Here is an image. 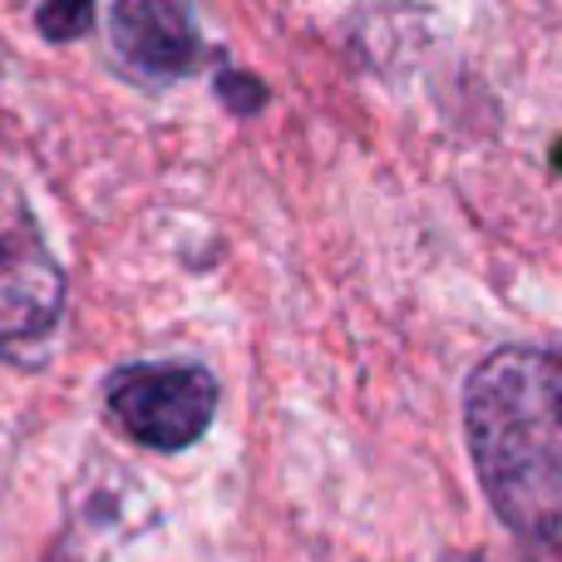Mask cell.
<instances>
[{
	"label": "cell",
	"instance_id": "cell-1",
	"mask_svg": "<svg viewBox=\"0 0 562 562\" xmlns=\"http://www.w3.org/2000/svg\"><path fill=\"white\" fill-rule=\"evenodd\" d=\"M464 429L494 514L528 538L562 528V356L508 346L469 375Z\"/></svg>",
	"mask_w": 562,
	"mask_h": 562
},
{
	"label": "cell",
	"instance_id": "cell-2",
	"mask_svg": "<svg viewBox=\"0 0 562 562\" xmlns=\"http://www.w3.org/2000/svg\"><path fill=\"white\" fill-rule=\"evenodd\" d=\"M109 419L144 449L198 445L217 415V380L188 360H158V366H124L104 385Z\"/></svg>",
	"mask_w": 562,
	"mask_h": 562
},
{
	"label": "cell",
	"instance_id": "cell-3",
	"mask_svg": "<svg viewBox=\"0 0 562 562\" xmlns=\"http://www.w3.org/2000/svg\"><path fill=\"white\" fill-rule=\"evenodd\" d=\"M65 316V272L35 233H0V350L40 346Z\"/></svg>",
	"mask_w": 562,
	"mask_h": 562
},
{
	"label": "cell",
	"instance_id": "cell-4",
	"mask_svg": "<svg viewBox=\"0 0 562 562\" xmlns=\"http://www.w3.org/2000/svg\"><path fill=\"white\" fill-rule=\"evenodd\" d=\"M114 45L134 69L178 79L198 59V25L188 0H114Z\"/></svg>",
	"mask_w": 562,
	"mask_h": 562
},
{
	"label": "cell",
	"instance_id": "cell-5",
	"mask_svg": "<svg viewBox=\"0 0 562 562\" xmlns=\"http://www.w3.org/2000/svg\"><path fill=\"white\" fill-rule=\"evenodd\" d=\"M35 25L45 40H79L94 25V0H45L35 10Z\"/></svg>",
	"mask_w": 562,
	"mask_h": 562
},
{
	"label": "cell",
	"instance_id": "cell-6",
	"mask_svg": "<svg viewBox=\"0 0 562 562\" xmlns=\"http://www.w3.org/2000/svg\"><path fill=\"white\" fill-rule=\"evenodd\" d=\"M217 94H223V104L233 109V114H257V109L267 104L262 79L243 75V69H227V75H217Z\"/></svg>",
	"mask_w": 562,
	"mask_h": 562
}]
</instances>
